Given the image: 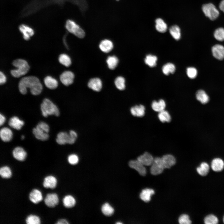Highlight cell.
Segmentation results:
<instances>
[{
    "mask_svg": "<svg viewBox=\"0 0 224 224\" xmlns=\"http://www.w3.org/2000/svg\"><path fill=\"white\" fill-rule=\"evenodd\" d=\"M218 218L213 214H210L205 217L204 222L206 224H216L218 222Z\"/></svg>",
    "mask_w": 224,
    "mask_h": 224,
    "instance_id": "obj_42",
    "label": "cell"
},
{
    "mask_svg": "<svg viewBox=\"0 0 224 224\" xmlns=\"http://www.w3.org/2000/svg\"><path fill=\"white\" fill-rule=\"evenodd\" d=\"M215 38L219 41L224 40V29L222 27L216 29L214 33Z\"/></svg>",
    "mask_w": 224,
    "mask_h": 224,
    "instance_id": "obj_43",
    "label": "cell"
},
{
    "mask_svg": "<svg viewBox=\"0 0 224 224\" xmlns=\"http://www.w3.org/2000/svg\"><path fill=\"white\" fill-rule=\"evenodd\" d=\"M65 26L68 31L77 37L82 38L85 36L84 30L74 21L71 19L67 20Z\"/></svg>",
    "mask_w": 224,
    "mask_h": 224,
    "instance_id": "obj_4",
    "label": "cell"
},
{
    "mask_svg": "<svg viewBox=\"0 0 224 224\" xmlns=\"http://www.w3.org/2000/svg\"><path fill=\"white\" fill-rule=\"evenodd\" d=\"M137 160L144 166H150L152 165L154 158L150 154L146 152L142 155L139 156Z\"/></svg>",
    "mask_w": 224,
    "mask_h": 224,
    "instance_id": "obj_15",
    "label": "cell"
},
{
    "mask_svg": "<svg viewBox=\"0 0 224 224\" xmlns=\"http://www.w3.org/2000/svg\"><path fill=\"white\" fill-rule=\"evenodd\" d=\"M156 28L157 31L161 33L166 32L167 29V24L161 19L159 18L156 20Z\"/></svg>",
    "mask_w": 224,
    "mask_h": 224,
    "instance_id": "obj_33",
    "label": "cell"
},
{
    "mask_svg": "<svg viewBox=\"0 0 224 224\" xmlns=\"http://www.w3.org/2000/svg\"><path fill=\"white\" fill-rule=\"evenodd\" d=\"M41 113L45 117L50 115H54L58 116L60 112L57 106L50 100L45 98L40 105Z\"/></svg>",
    "mask_w": 224,
    "mask_h": 224,
    "instance_id": "obj_2",
    "label": "cell"
},
{
    "mask_svg": "<svg viewBox=\"0 0 224 224\" xmlns=\"http://www.w3.org/2000/svg\"><path fill=\"white\" fill-rule=\"evenodd\" d=\"M0 137L1 139L3 141L5 142H9L12 138V132L8 127L2 128L0 131Z\"/></svg>",
    "mask_w": 224,
    "mask_h": 224,
    "instance_id": "obj_17",
    "label": "cell"
},
{
    "mask_svg": "<svg viewBox=\"0 0 224 224\" xmlns=\"http://www.w3.org/2000/svg\"><path fill=\"white\" fill-rule=\"evenodd\" d=\"M27 224H40L41 223L40 217L35 214H30L28 215L25 219Z\"/></svg>",
    "mask_w": 224,
    "mask_h": 224,
    "instance_id": "obj_38",
    "label": "cell"
},
{
    "mask_svg": "<svg viewBox=\"0 0 224 224\" xmlns=\"http://www.w3.org/2000/svg\"><path fill=\"white\" fill-rule=\"evenodd\" d=\"M74 77V75L72 72L67 71L63 72L60 75V79L63 85L68 86L73 82Z\"/></svg>",
    "mask_w": 224,
    "mask_h": 224,
    "instance_id": "obj_9",
    "label": "cell"
},
{
    "mask_svg": "<svg viewBox=\"0 0 224 224\" xmlns=\"http://www.w3.org/2000/svg\"><path fill=\"white\" fill-rule=\"evenodd\" d=\"M57 184V179L52 175L46 176L44 179L43 182V187L46 189H54L56 187Z\"/></svg>",
    "mask_w": 224,
    "mask_h": 224,
    "instance_id": "obj_11",
    "label": "cell"
},
{
    "mask_svg": "<svg viewBox=\"0 0 224 224\" xmlns=\"http://www.w3.org/2000/svg\"><path fill=\"white\" fill-rule=\"evenodd\" d=\"M69 134L71 136L74 138H77V133L74 131L71 130L70 131Z\"/></svg>",
    "mask_w": 224,
    "mask_h": 224,
    "instance_id": "obj_51",
    "label": "cell"
},
{
    "mask_svg": "<svg viewBox=\"0 0 224 224\" xmlns=\"http://www.w3.org/2000/svg\"><path fill=\"white\" fill-rule=\"evenodd\" d=\"M161 159L165 168H170L176 163L175 158L170 154L164 155L161 157Z\"/></svg>",
    "mask_w": 224,
    "mask_h": 224,
    "instance_id": "obj_21",
    "label": "cell"
},
{
    "mask_svg": "<svg viewBox=\"0 0 224 224\" xmlns=\"http://www.w3.org/2000/svg\"><path fill=\"white\" fill-rule=\"evenodd\" d=\"M6 78L5 75L2 72H0V84L1 85L5 83L6 82Z\"/></svg>",
    "mask_w": 224,
    "mask_h": 224,
    "instance_id": "obj_48",
    "label": "cell"
},
{
    "mask_svg": "<svg viewBox=\"0 0 224 224\" xmlns=\"http://www.w3.org/2000/svg\"><path fill=\"white\" fill-rule=\"evenodd\" d=\"M130 111L133 115L138 117H142L145 114V107L142 105H137L132 107Z\"/></svg>",
    "mask_w": 224,
    "mask_h": 224,
    "instance_id": "obj_23",
    "label": "cell"
},
{
    "mask_svg": "<svg viewBox=\"0 0 224 224\" xmlns=\"http://www.w3.org/2000/svg\"><path fill=\"white\" fill-rule=\"evenodd\" d=\"M13 157L17 160L22 161H24L27 156V153L24 149L21 147H16L12 152Z\"/></svg>",
    "mask_w": 224,
    "mask_h": 224,
    "instance_id": "obj_13",
    "label": "cell"
},
{
    "mask_svg": "<svg viewBox=\"0 0 224 224\" xmlns=\"http://www.w3.org/2000/svg\"><path fill=\"white\" fill-rule=\"evenodd\" d=\"M18 88L22 94H26L27 92V88H29L32 95H38L41 93L42 86L38 78L31 76L21 79L19 83Z\"/></svg>",
    "mask_w": 224,
    "mask_h": 224,
    "instance_id": "obj_1",
    "label": "cell"
},
{
    "mask_svg": "<svg viewBox=\"0 0 224 224\" xmlns=\"http://www.w3.org/2000/svg\"><path fill=\"white\" fill-rule=\"evenodd\" d=\"M197 99L203 104L208 103L209 100V97L206 92L202 90H198L196 95Z\"/></svg>",
    "mask_w": 224,
    "mask_h": 224,
    "instance_id": "obj_26",
    "label": "cell"
},
{
    "mask_svg": "<svg viewBox=\"0 0 224 224\" xmlns=\"http://www.w3.org/2000/svg\"><path fill=\"white\" fill-rule=\"evenodd\" d=\"M117 224H122V223L120 222H118L116 223Z\"/></svg>",
    "mask_w": 224,
    "mask_h": 224,
    "instance_id": "obj_54",
    "label": "cell"
},
{
    "mask_svg": "<svg viewBox=\"0 0 224 224\" xmlns=\"http://www.w3.org/2000/svg\"><path fill=\"white\" fill-rule=\"evenodd\" d=\"M99 46L100 49L103 52L108 53L113 48V44L110 40L105 39L101 41Z\"/></svg>",
    "mask_w": 224,
    "mask_h": 224,
    "instance_id": "obj_22",
    "label": "cell"
},
{
    "mask_svg": "<svg viewBox=\"0 0 224 224\" xmlns=\"http://www.w3.org/2000/svg\"><path fill=\"white\" fill-rule=\"evenodd\" d=\"M21 139L23 140L25 138V136L23 135H22L21 137Z\"/></svg>",
    "mask_w": 224,
    "mask_h": 224,
    "instance_id": "obj_53",
    "label": "cell"
},
{
    "mask_svg": "<svg viewBox=\"0 0 224 224\" xmlns=\"http://www.w3.org/2000/svg\"><path fill=\"white\" fill-rule=\"evenodd\" d=\"M59 63L64 66L68 67L71 64V61L70 57L65 54H60L58 57Z\"/></svg>",
    "mask_w": 224,
    "mask_h": 224,
    "instance_id": "obj_40",
    "label": "cell"
},
{
    "mask_svg": "<svg viewBox=\"0 0 224 224\" xmlns=\"http://www.w3.org/2000/svg\"><path fill=\"white\" fill-rule=\"evenodd\" d=\"M223 222L224 223V216L223 218Z\"/></svg>",
    "mask_w": 224,
    "mask_h": 224,
    "instance_id": "obj_55",
    "label": "cell"
},
{
    "mask_svg": "<svg viewBox=\"0 0 224 224\" xmlns=\"http://www.w3.org/2000/svg\"><path fill=\"white\" fill-rule=\"evenodd\" d=\"M101 210L102 213L107 216L112 215L114 212V209L108 203H106L102 206Z\"/></svg>",
    "mask_w": 224,
    "mask_h": 224,
    "instance_id": "obj_32",
    "label": "cell"
},
{
    "mask_svg": "<svg viewBox=\"0 0 224 224\" xmlns=\"http://www.w3.org/2000/svg\"><path fill=\"white\" fill-rule=\"evenodd\" d=\"M157 57L153 55L148 54L147 55L144 59L145 63L151 67L155 66L156 64Z\"/></svg>",
    "mask_w": 224,
    "mask_h": 224,
    "instance_id": "obj_36",
    "label": "cell"
},
{
    "mask_svg": "<svg viewBox=\"0 0 224 224\" xmlns=\"http://www.w3.org/2000/svg\"><path fill=\"white\" fill-rule=\"evenodd\" d=\"M57 224H68V221L64 219H61L58 220L56 223Z\"/></svg>",
    "mask_w": 224,
    "mask_h": 224,
    "instance_id": "obj_49",
    "label": "cell"
},
{
    "mask_svg": "<svg viewBox=\"0 0 224 224\" xmlns=\"http://www.w3.org/2000/svg\"><path fill=\"white\" fill-rule=\"evenodd\" d=\"M19 30L22 34L24 39L26 40H28L30 37L33 35L34 32L32 28L29 26L22 24L19 26Z\"/></svg>",
    "mask_w": 224,
    "mask_h": 224,
    "instance_id": "obj_14",
    "label": "cell"
},
{
    "mask_svg": "<svg viewBox=\"0 0 224 224\" xmlns=\"http://www.w3.org/2000/svg\"><path fill=\"white\" fill-rule=\"evenodd\" d=\"M114 83L117 88L120 90H124L125 87V80L124 77L119 76L116 77Z\"/></svg>",
    "mask_w": 224,
    "mask_h": 224,
    "instance_id": "obj_41",
    "label": "cell"
},
{
    "mask_svg": "<svg viewBox=\"0 0 224 224\" xmlns=\"http://www.w3.org/2000/svg\"><path fill=\"white\" fill-rule=\"evenodd\" d=\"M36 128L40 130L48 133L49 130V125L45 122H40L36 125Z\"/></svg>",
    "mask_w": 224,
    "mask_h": 224,
    "instance_id": "obj_45",
    "label": "cell"
},
{
    "mask_svg": "<svg viewBox=\"0 0 224 224\" xmlns=\"http://www.w3.org/2000/svg\"><path fill=\"white\" fill-rule=\"evenodd\" d=\"M13 65L17 68L11 71V75L14 77H19L26 74L29 71L30 67L27 62L25 60L18 59L14 60Z\"/></svg>",
    "mask_w": 224,
    "mask_h": 224,
    "instance_id": "obj_3",
    "label": "cell"
},
{
    "mask_svg": "<svg viewBox=\"0 0 224 224\" xmlns=\"http://www.w3.org/2000/svg\"><path fill=\"white\" fill-rule=\"evenodd\" d=\"M186 72L188 76L191 79L194 78L197 75V70L194 67H190L187 68Z\"/></svg>",
    "mask_w": 224,
    "mask_h": 224,
    "instance_id": "obj_46",
    "label": "cell"
},
{
    "mask_svg": "<svg viewBox=\"0 0 224 224\" xmlns=\"http://www.w3.org/2000/svg\"><path fill=\"white\" fill-rule=\"evenodd\" d=\"M155 193L153 189L146 188L142 190L140 194V198L145 202H148L151 199V196Z\"/></svg>",
    "mask_w": 224,
    "mask_h": 224,
    "instance_id": "obj_24",
    "label": "cell"
},
{
    "mask_svg": "<svg viewBox=\"0 0 224 224\" xmlns=\"http://www.w3.org/2000/svg\"><path fill=\"white\" fill-rule=\"evenodd\" d=\"M175 70V65L171 63H168L164 65L162 68V71L165 75L173 73Z\"/></svg>",
    "mask_w": 224,
    "mask_h": 224,
    "instance_id": "obj_37",
    "label": "cell"
},
{
    "mask_svg": "<svg viewBox=\"0 0 224 224\" xmlns=\"http://www.w3.org/2000/svg\"><path fill=\"white\" fill-rule=\"evenodd\" d=\"M29 198L32 203L37 204L42 201L43 199L42 194L40 190L34 189L30 192L29 195Z\"/></svg>",
    "mask_w": 224,
    "mask_h": 224,
    "instance_id": "obj_12",
    "label": "cell"
},
{
    "mask_svg": "<svg viewBox=\"0 0 224 224\" xmlns=\"http://www.w3.org/2000/svg\"><path fill=\"white\" fill-rule=\"evenodd\" d=\"M33 133L37 139L41 141L47 140L49 137L48 133L40 130L36 127L33 129Z\"/></svg>",
    "mask_w": 224,
    "mask_h": 224,
    "instance_id": "obj_29",
    "label": "cell"
},
{
    "mask_svg": "<svg viewBox=\"0 0 224 224\" xmlns=\"http://www.w3.org/2000/svg\"><path fill=\"white\" fill-rule=\"evenodd\" d=\"M24 124L23 121L16 116L11 117L8 122L10 126L17 130H20L24 125Z\"/></svg>",
    "mask_w": 224,
    "mask_h": 224,
    "instance_id": "obj_18",
    "label": "cell"
},
{
    "mask_svg": "<svg viewBox=\"0 0 224 224\" xmlns=\"http://www.w3.org/2000/svg\"><path fill=\"white\" fill-rule=\"evenodd\" d=\"M210 167L208 164L205 162H202L196 168L197 173L202 176H206L208 173Z\"/></svg>",
    "mask_w": 224,
    "mask_h": 224,
    "instance_id": "obj_27",
    "label": "cell"
},
{
    "mask_svg": "<svg viewBox=\"0 0 224 224\" xmlns=\"http://www.w3.org/2000/svg\"><path fill=\"white\" fill-rule=\"evenodd\" d=\"M166 107L165 102L163 99L160 100L158 101H153L152 104V108L157 112H159L165 110Z\"/></svg>",
    "mask_w": 224,
    "mask_h": 224,
    "instance_id": "obj_28",
    "label": "cell"
},
{
    "mask_svg": "<svg viewBox=\"0 0 224 224\" xmlns=\"http://www.w3.org/2000/svg\"><path fill=\"white\" fill-rule=\"evenodd\" d=\"M116 0V1H119V0Z\"/></svg>",
    "mask_w": 224,
    "mask_h": 224,
    "instance_id": "obj_56",
    "label": "cell"
},
{
    "mask_svg": "<svg viewBox=\"0 0 224 224\" xmlns=\"http://www.w3.org/2000/svg\"><path fill=\"white\" fill-rule=\"evenodd\" d=\"M63 203L65 208H71L74 206L76 203V200L72 196L68 195L65 196L63 198Z\"/></svg>",
    "mask_w": 224,
    "mask_h": 224,
    "instance_id": "obj_25",
    "label": "cell"
},
{
    "mask_svg": "<svg viewBox=\"0 0 224 224\" xmlns=\"http://www.w3.org/2000/svg\"><path fill=\"white\" fill-rule=\"evenodd\" d=\"M202 10L205 16L211 20L216 19L219 15L218 10L212 3L203 4L202 7Z\"/></svg>",
    "mask_w": 224,
    "mask_h": 224,
    "instance_id": "obj_5",
    "label": "cell"
},
{
    "mask_svg": "<svg viewBox=\"0 0 224 224\" xmlns=\"http://www.w3.org/2000/svg\"><path fill=\"white\" fill-rule=\"evenodd\" d=\"M118 62V58L114 56H109L106 60L108 67L111 70H113L116 67Z\"/></svg>",
    "mask_w": 224,
    "mask_h": 224,
    "instance_id": "obj_35",
    "label": "cell"
},
{
    "mask_svg": "<svg viewBox=\"0 0 224 224\" xmlns=\"http://www.w3.org/2000/svg\"><path fill=\"white\" fill-rule=\"evenodd\" d=\"M220 10L224 13V0H222L219 5Z\"/></svg>",
    "mask_w": 224,
    "mask_h": 224,
    "instance_id": "obj_52",
    "label": "cell"
},
{
    "mask_svg": "<svg viewBox=\"0 0 224 224\" xmlns=\"http://www.w3.org/2000/svg\"><path fill=\"white\" fill-rule=\"evenodd\" d=\"M44 82L46 86L48 88L54 89L58 86V82L54 78L50 76L46 77L44 79Z\"/></svg>",
    "mask_w": 224,
    "mask_h": 224,
    "instance_id": "obj_30",
    "label": "cell"
},
{
    "mask_svg": "<svg viewBox=\"0 0 224 224\" xmlns=\"http://www.w3.org/2000/svg\"><path fill=\"white\" fill-rule=\"evenodd\" d=\"M164 169L161 158L156 157L154 158L150 169L151 174L153 175L160 174Z\"/></svg>",
    "mask_w": 224,
    "mask_h": 224,
    "instance_id": "obj_7",
    "label": "cell"
},
{
    "mask_svg": "<svg viewBox=\"0 0 224 224\" xmlns=\"http://www.w3.org/2000/svg\"><path fill=\"white\" fill-rule=\"evenodd\" d=\"M170 35L175 40H178L181 37L180 30L179 27L177 25H174L171 26L169 29Z\"/></svg>",
    "mask_w": 224,
    "mask_h": 224,
    "instance_id": "obj_34",
    "label": "cell"
},
{
    "mask_svg": "<svg viewBox=\"0 0 224 224\" xmlns=\"http://www.w3.org/2000/svg\"><path fill=\"white\" fill-rule=\"evenodd\" d=\"M12 173L10 168L7 166H2L0 168L1 177L5 179L10 178L12 176Z\"/></svg>",
    "mask_w": 224,
    "mask_h": 224,
    "instance_id": "obj_31",
    "label": "cell"
},
{
    "mask_svg": "<svg viewBox=\"0 0 224 224\" xmlns=\"http://www.w3.org/2000/svg\"><path fill=\"white\" fill-rule=\"evenodd\" d=\"M76 139V138L71 136L69 133L61 132L58 134L56 140L58 144L62 145L66 143L73 144L75 142Z\"/></svg>",
    "mask_w": 224,
    "mask_h": 224,
    "instance_id": "obj_6",
    "label": "cell"
},
{
    "mask_svg": "<svg viewBox=\"0 0 224 224\" xmlns=\"http://www.w3.org/2000/svg\"><path fill=\"white\" fill-rule=\"evenodd\" d=\"M88 87L96 91H99L102 87V82L101 80L98 78L91 79L88 83Z\"/></svg>",
    "mask_w": 224,
    "mask_h": 224,
    "instance_id": "obj_20",
    "label": "cell"
},
{
    "mask_svg": "<svg viewBox=\"0 0 224 224\" xmlns=\"http://www.w3.org/2000/svg\"><path fill=\"white\" fill-rule=\"evenodd\" d=\"M178 222L180 224H190L192 222L189 216L186 214L181 215L179 218Z\"/></svg>",
    "mask_w": 224,
    "mask_h": 224,
    "instance_id": "obj_44",
    "label": "cell"
},
{
    "mask_svg": "<svg viewBox=\"0 0 224 224\" xmlns=\"http://www.w3.org/2000/svg\"><path fill=\"white\" fill-rule=\"evenodd\" d=\"M44 203L46 205L50 208L56 207L59 202L58 194L55 193H49L47 194L44 199Z\"/></svg>",
    "mask_w": 224,
    "mask_h": 224,
    "instance_id": "obj_8",
    "label": "cell"
},
{
    "mask_svg": "<svg viewBox=\"0 0 224 224\" xmlns=\"http://www.w3.org/2000/svg\"><path fill=\"white\" fill-rule=\"evenodd\" d=\"M68 161L70 164L75 165L78 162L79 158L77 155L72 154L69 155L68 156Z\"/></svg>",
    "mask_w": 224,
    "mask_h": 224,
    "instance_id": "obj_47",
    "label": "cell"
},
{
    "mask_svg": "<svg viewBox=\"0 0 224 224\" xmlns=\"http://www.w3.org/2000/svg\"><path fill=\"white\" fill-rule=\"evenodd\" d=\"M159 120L162 122H169L171 119V116L169 112L165 110L159 112L158 115Z\"/></svg>",
    "mask_w": 224,
    "mask_h": 224,
    "instance_id": "obj_39",
    "label": "cell"
},
{
    "mask_svg": "<svg viewBox=\"0 0 224 224\" xmlns=\"http://www.w3.org/2000/svg\"><path fill=\"white\" fill-rule=\"evenodd\" d=\"M211 167L212 170L214 171H221L224 168V161L220 158H215L211 162Z\"/></svg>",
    "mask_w": 224,
    "mask_h": 224,
    "instance_id": "obj_19",
    "label": "cell"
},
{
    "mask_svg": "<svg viewBox=\"0 0 224 224\" xmlns=\"http://www.w3.org/2000/svg\"><path fill=\"white\" fill-rule=\"evenodd\" d=\"M129 167L136 170L142 176L146 174V169L144 166L137 160L130 161L128 163Z\"/></svg>",
    "mask_w": 224,
    "mask_h": 224,
    "instance_id": "obj_10",
    "label": "cell"
},
{
    "mask_svg": "<svg viewBox=\"0 0 224 224\" xmlns=\"http://www.w3.org/2000/svg\"><path fill=\"white\" fill-rule=\"evenodd\" d=\"M212 52L213 55L216 59L222 60L224 58V47L222 45H214L212 48Z\"/></svg>",
    "mask_w": 224,
    "mask_h": 224,
    "instance_id": "obj_16",
    "label": "cell"
},
{
    "mask_svg": "<svg viewBox=\"0 0 224 224\" xmlns=\"http://www.w3.org/2000/svg\"><path fill=\"white\" fill-rule=\"evenodd\" d=\"M6 118L5 116L2 114H0V125L1 126L6 121Z\"/></svg>",
    "mask_w": 224,
    "mask_h": 224,
    "instance_id": "obj_50",
    "label": "cell"
}]
</instances>
